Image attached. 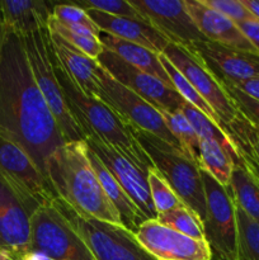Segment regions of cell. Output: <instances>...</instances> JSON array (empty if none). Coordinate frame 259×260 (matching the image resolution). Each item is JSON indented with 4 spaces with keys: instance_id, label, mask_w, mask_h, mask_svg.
Masks as SVG:
<instances>
[{
    "instance_id": "obj_1",
    "label": "cell",
    "mask_w": 259,
    "mask_h": 260,
    "mask_svg": "<svg viewBox=\"0 0 259 260\" xmlns=\"http://www.w3.org/2000/svg\"><path fill=\"white\" fill-rule=\"evenodd\" d=\"M0 136L18 145L43 177L48 157L66 144L36 83L22 37L2 23Z\"/></svg>"
},
{
    "instance_id": "obj_2",
    "label": "cell",
    "mask_w": 259,
    "mask_h": 260,
    "mask_svg": "<svg viewBox=\"0 0 259 260\" xmlns=\"http://www.w3.org/2000/svg\"><path fill=\"white\" fill-rule=\"evenodd\" d=\"M45 177L56 197L79 216L122 225L91 168L85 140L66 142L53 151L46 161Z\"/></svg>"
},
{
    "instance_id": "obj_3",
    "label": "cell",
    "mask_w": 259,
    "mask_h": 260,
    "mask_svg": "<svg viewBox=\"0 0 259 260\" xmlns=\"http://www.w3.org/2000/svg\"><path fill=\"white\" fill-rule=\"evenodd\" d=\"M53 65L71 114L86 139H96L114 147L147 174L154 165L136 141L128 124L101 99L86 95L63 70L55 53Z\"/></svg>"
},
{
    "instance_id": "obj_4",
    "label": "cell",
    "mask_w": 259,
    "mask_h": 260,
    "mask_svg": "<svg viewBox=\"0 0 259 260\" xmlns=\"http://www.w3.org/2000/svg\"><path fill=\"white\" fill-rule=\"evenodd\" d=\"M155 169L164 177L183 205L195 211L201 220L206 217V197L201 169L183 150L164 140L130 126Z\"/></svg>"
},
{
    "instance_id": "obj_5",
    "label": "cell",
    "mask_w": 259,
    "mask_h": 260,
    "mask_svg": "<svg viewBox=\"0 0 259 260\" xmlns=\"http://www.w3.org/2000/svg\"><path fill=\"white\" fill-rule=\"evenodd\" d=\"M24 43L28 61L38 89L42 93L51 113L66 142L86 140L66 102L62 86L58 81L53 65V51L48 28H41L28 35L20 36Z\"/></svg>"
},
{
    "instance_id": "obj_6",
    "label": "cell",
    "mask_w": 259,
    "mask_h": 260,
    "mask_svg": "<svg viewBox=\"0 0 259 260\" xmlns=\"http://www.w3.org/2000/svg\"><path fill=\"white\" fill-rule=\"evenodd\" d=\"M57 205L74 231L88 246L94 260H156L123 225L81 217L58 198Z\"/></svg>"
},
{
    "instance_id": "obj_7",
    "label": "cell",
    "mask_w": 259,
    "mask_h": 260,
    "mask_svg": "<svg viewBox=\"0 0 259 260\" xmlns=\"http://www.w3.org/2000/svg\"><path fill=\"white\" fill-rule=\"evenodd\" d=\"M29 251L53 260H94L57 205V198L41 205L30 217Z\"/></svg>"
},
{
    "instance_id": "obj_8",
    "label": "cell",
    "mask_w": 259,
    "mask_h": 260,
    "mask_svg": "<svg viewBox=\"0 0 259 260\" xmlns=\"http://www.w3.org/2000/svg\"><path fill=\"white\" fill-rule=\"evenodd\" d=\"M201 177L206 197L203 229L212 256L220 260H238L235 202L228 187L221 185L203 170H201Z\"/></svg>"
},
{
    "instance_id": "obj_9",
    "label": "cell",
    "mask_w": 259,
    "mask_h": 260,
    "mask_svg": "<svg viewBox=\"0 0 259 260\" xmlns=\"http://www.w3.org/2000/svg\"><path fill=\"white\" fill-rule=\"evenodd\" d=\"M98 99L113 109L128 126L151 134L172 146L183 150L168 129L161 113L154 106L112 78L101 66Z\"/></svg>"
},
{
    "instance_id": "obj_10",
    "label": "cell",
    "mask_w": 259,
    "mask_h": 260,
    "mask_svg": "<svg viewBox=\"0 0 259 260\" xmlns=\"http://www.w3.org/2000/svg\"><path fill=\"white\" fill-rule=\"evenodd\" d=\"M41 206L0 175V251L19 260L29 251L30 217Z\"/></svg>"
},
{
    "instance_id": "obj_11",
    "label": "cell",
    "mask_w": 259,
    "mask_h": 260,
    "mask_svg": "<svg viewBox=\"0 0 259 260\" xmlns=\"http://www.w3.org/2000/svg\"><path fill=\"white\" fill-rule=\"evenodd\" d=\"M163 55L189 81L190 85L213 109L220 119L222 128L229 126L239 116V111L234 106L223 86L196 53L183 46L169 43Z\"/></svg>"
},
{
    "instance_id": "obj_12",
    "label": "cell",
    "mask_w": 259,
    "mask_h": 260,
    "mask_svg": "<svg viewBox=\"0 0 259 260\" xmlns=\"http://www.w3.org/2000/svg\"><path fill=\"white\" fill-rule=\"evenodd\" d=\"M96 61L112 78L149 102L159 112L173 113L180 111L185 103L173 86L167 85L155 76L134 68L106 47Z\"/></svg>"
},
{
    "instance_id": "obj_13",
    "label": "cell",
    "mask_w": 259,
    "mask_h": 260,
    "mask_svg": "<svg viewBox=\"0 0 259 260\" xmlns=\"http://www.w3.org/2000/svg\"><path fill=\"white\" fill-rule=\"evenodd\" d=\"M147 23L161 33L169 43L189 48L208 41L190 18L184 0H128Z\"/></svg>"
},
{
    "instance_id": "obj_14",
    "label": "cell",
    "mask_w": 259,
    "mask_h": 260,
    "mask_svg": "<svg viewBox=\"0 0 259 260\" xmlns=\"http://www.w3.org/2000/svg\"><path fill=\"white\" fill-rule=\"evenodd\" d=\"M135 238L156 260H211L212 251L206 240H195L177 233L157 220H147L139 226Z\"/></svg>"
},
{
    "instance_id": "obj_15",
    "label": "cell",
    "mask_w": 259,
    "mask_h": 260,
    "mask_svg": "<svg viewBox=\"0 0 259 260\" xmlns=\"http://www.w3.org/2000/svg\"><path fill=\"white\" fill-rule=\"evenodd\" d=\"M85 142L89 149L102 160L107 169L116 178L119 185L144 213L145 217L147 220H156L157 213L151 200L146 173L114 147L91 137H88Z\"/></svg>"
},
{
    "instance_id": "obj_16",
    "label": "cell",
    "mask_w": 259,
    "mask_h": 260,
    "mask_svg": "<svg viewBox=\"0 0 259 260\" xmlns=\"http://www.w3.org/2000/svg\"><path fill=\"white\" fill-rule=\"evenodd\" d=\"M0 175L13 187L43 205L56 194L33 160L18 145L0 136Z\"/></svg>"
},
{
    "instance_id": "obj_17",
    "label": "cell",
    "mask_w": 259,
    "mask_h": 260,
    "mask_svg": "<svg viewBox=\"0 0 259 260\" xmlns=\"http://www.w3.org/2000/svg\"><path fill=\"white\" fill-rule=\"evenodd\" d=\"M220 83L235 84L259 76V55L205 41L188 48Z\"/></svg>"
},
{
    "instance_id": "obj_18",
    "label": "cell",
    "mask_w": 259,
    "mask_h": 260,
    "mask_svg": "<svg viewBox=\"0 0 259 260\" xmlns=\"http://www.w3.org/2000/svg\"><path fill=\"white\" fill-rule=\"evenodd\" d=\"M184 4L195 24L208 41L258 55L235 22L208 8L201 0H184Z\"/></svg>"
},
{
    "instance_id": "obj_19",
    "label": "cell",
    "mask_w": 259,
    "mask_h": 260,
    "mask_svg": "<svg viewBox=\"0 0 259 260\" xmlns=\"http://www.w3.org/2000/svg\"><path fill=\"white\" fill-rule=\"evenodd\" d=\"M84 10H86L90 19L101 32L136 43L156 53L164 52L167 46L169 45V41L146 20L127 17H114V15L106 14V13L94 9Z\"/></svg>"
},
{
    "instance_id": "obj_20",
    "label": "cell",
    "mask_w": 259,
    "mask_h": 260,
    "mask_svg": "<svg viewBox=\"0 0 259 260\" xmlns=\"http://www.w3.org/2000/svg\"><path fill=\"white\" fill-rule=\"evenodd\" d=\"M53 53L74 83L91 98H98L101 65L58 36L50 32Z\"/></svg>"
},
{
    "instance_id": "obj_21",
    "label": "cell",
    "mask_w": 259,
    "mask_h": 260,
    "mask_svg": "<svg viewBox=\"0 0 259 260\" xmlns=\"http://www.w3.org/2000/svg\"><path fill=\"white\" fill-rule=\"evenodd\" d=\"M52 3L45 0H0V23L19 36L47 27Z\"/></svg>"
},
{
    "instance_id": "obj_22",
    "label": "cell",
    "mask_w": 259,
    "mask_h": 260,
    "mask_svg": "<svg viewBox=\"0 0 259 260\" xmlns=\"http://www.w3.org/2000/svg\"><path fill=\"white\" fill-rule=\"evenodd\" d=\"M88 157L91 168H93L94 173H95L96 178H98L99 183H101L102 188H103L104 193L109 198L112 205L114 206L117 212L119 213L122 225L135 234L137 229H139V226L142 222H145V221H147V218L139 210V207L135 205L134 201L127 196L123 188L119 185V183L112 175V173L107 169V167L102 162V160L89 147Z\"/></svg>"
},
{
    "instance_id": "obj_23",
    "label": "cell",
    "mask_w": 259,
    "mask_h": 260,
    "mask_svg": "<svg viewBox=\"0 0 259 260\" xmlns=\"http://www.w3.org/2000/svg\"><path fill=\"white\" fill-rule=\"evenodd\" d=\"M99 41L107 50L116 53L118 57L126 61L127 63L155 76L167 85L173 86L164 66L161 65V61L159 57L160 53L152 52L151 50H147L142 46L121 40V38L114 37V36L104 32L99 33Z\"/></svg>"
},
{
    "instance_id": "obj_24",
    "label": "cell",
    "mask_w": 259,
    "mask_h": 260,
    "mask_svg": "<svg viewBox=\"0 0 259 260\" xmlns=\"http://www.w3.org/2000/svg\"><path fill=\"white\" fill-rule=\"evenodd\" d=\"M228 134L239 162L259 182V128L253 126L240 113L229 126L223 127Z\"/></svg>"
},
{
    "instance_id": "obj_25",
    "label": "cell",
    "mask_w": 259,
    "mask_h": 260,
    "mask_svg": "<svg viewBox=\"0 0 259 260\" xmlns=\"http://www.w3.org/2000/svg\"><path fill=\"white\" fill-rule=\"evenodd\" d=\"M228 188L235 205L259 223V182L240 162L234 165Z\"/></svg>"
},
{
    "instance_id": "obj_26",
    "label": "cell",
    "mask_w": 259,
    "mask_h": 260,
    "mask_svg": "<svg viewBox=\"0 0 259 260\" xmlns=\"http://www.w3.org/2000/svg\"><path fill=\"white\" fill-rule=\"evenodd\" d=\"M198 167L210 174L217 183L229 187L234 170V159L218 142L213 140H200Z\"/></svg>"
},
{
    "instance_id": "obj_27",
    "label": "cell",
    "mask_w": 259,
    "mask_h": 260,
    "mask_svg": "<svg viewBox=\"0 0 259 260\" xmlns=\"http://www.w3.org/2000/svg\"><path fill=\"white\" fill-rule=\"evenodd\" d=\"M182 112L185 116V118L189 121L192 124L193 129L196 131V135L200 140H213V141L218 142L229 154L233 156L234 164L239 162L238 154H236L235 149H234L233 144H231L230 139H229L228 134L222 129V127L218 126L215 121L208 118L206 114L198 111L190 104L184 103L182 107Z\"/></svg>"
},
{
    "instance_id": "obj_28",
    "label": "cell",
    "mask_w": 259,
    "mask_h": 260,
    "mask_svg": "<svg viewBox=\"0 0 259 260\" xmlns=\"http://www.w3.org/2000/svg\"><path fill=\"white\" fill-rule=\"evenodd\" d=\"M156 220L161 225L183 234L188 238L195 239V240H206L203 221L188 206L182 205L174 210L160 213L157 215Z\"/></svg>"
},
{
    "instance_id": "obj_29",
    "label": "cell",
    "mask_w": 259,
    "mask_h": 260,
    "mask_svg": "<svg viewBox=\"0 0 259 260\" xmlns=\"http://www.w3.org/2000/svg\"><path fill=\"white\" fill-rule=\"evenodd\" d=\"M164 118L168 129L172 132L173 136L179 142L183 151L198 165V157H200V139L196 135L192 124L189 123L185 116L183 114L182 109L177 112H160Z\"/></svg>"
},
{
    "instance_id": "obj_30",
    "label": "cell",
    "mask_w": 259,
    "mask_h": 260,
    "mask_svg": "<svg viewBox=\"0 0 259 260\" xmlns=\"http://www.w3.org/2000/svg\"><path fill=\"white\" fill-rule=\"evenodd\" d=\"M159 57H160V61H161V65L164 66L165 71H167L168 76H169L170 81H172L173 88H174L175 90L178 91V94L184 99L185 103L190 104V106H193L195 108H197L198 111L202 112L203 114H206L208 118L215 121L216 123L221 127L220 119H218V117L216 116L213 109L206 103L205 99H203L202 96L197 93V90L190 85L189 81H188L187 79H185L184 76H183L182 74L174 68V65H173V63L170 62V61L168 60L163 53H160Z\"/></svg>"
},
{
    "instance_id": "obj_31",
    "label": "cell",
    "mask_w": 259,
    "mask_h": 260,
    "mask_svg": "<svg viewBox=\"0 0 259 260\" xmlns=\"http://www.w3.org/2000/svg\"><path fill=\"white\" fill-rule=\"evenodd\" d=\"M238 223V260H259V223L235 205Z\"/></svg>"
},
{
    "instance_id": "obj_32",
    "label": "cell",
    "mask_w": 259,
    "mask_h": 260,
    "mask_svg": "<svg viewBox=\"0 0 259 260\" xmlns=\"http://www.w3.org/2000/svg\"><path fill=\"white\" fill-rule=\"evenodd\" d=\"M47 28L51 33L61 37L66 42L70 43L71 46H74V47L78 48L79 51H81V52L85 53L89 57L94 58V60H96L101 56V53L103 52L104 46L99 41V37H88V36L71 32L69 28L61 24L58 20H56L52 15L48 18Z\"/></svg>"
},
{
    "instance_id": "obj_33",
    "label": "cell",
    "mask_w": 259,
    "mask_h": 260,
    "mask_svg": "<svg viewBox=\"0 0 259 260\" xmlns=\"http://www.w3.org/2000/svg\"><path fill=\"white\" fill-rule=\"evenodd\" d=\"M147 183H149L151 200L157 215L174 210L183 205L182 201L177 197L164 177L155 168H151L147 173Z\"/></svg>"
},
{
    "instance_id": "obj_34",
    "label": "cell",
    "mask_w": 259,
    "mask_h": 260,
    "mask_svg": "<svg viewBox=\"0 0 259 260\" xmlns=\"http://www.w3.org/2000/svg\"><path fill=\"white\" fill-rule=\"evenodd\" d=\"M73 4L83 9H94L114 17H127L145 20L141 14L130 4V2L126 0H81Z\"/></svg>"
},
{
    "instance_id": "obj_35",
    "label": "cell",
    "mask_w": 259,
    "mask_h": 260,
    "mask_svg": "<svg viewBox=\"0 0 259 260\" xmlns=\"http://www.w3.org/2000/svg\"><path fill=\"white\" fill-rule=\"evenodd\" d=\"M221 85L223 86L226 93L229 94V96H230V99L233 101L234 106L236 107L239 113H240L244 118L248 119L253 126L259 128V101L250 98V96L246 95L245 93H243L240 89L231 85V84L221 83Z\"/></svg>"
},
{
    "instance_id": "obj_36",
    "label": "cell",
    "mask_w": 259,
    "mask_h": 260,
    "mask_svg": "<svg viewBox=\"0 0 259 260\" xmlns=\"http://www.w3.org/2000/svg\"><path fill=\"white\" fill-rule=\"evenodd\" d=\"M201 2L235 23L254 22V20L256 22L254 15L246 9L241 0H201Z\"/></svg>"
},
{
    "instance_id": "obj_37",
    "label": "cell",
    "mask_w": 259,
    "mask_h": 260,
    "mask_svg": "<svg viewBox=\"0 0 259 260\" xmlns=\"http://www.w3.org/2000/svg\"><path fill=\"white\" fill-rule=\"evenodd\" d=\"M52 17L62 24H80L101 33L86 10L75 4H55L52 9Z\"/></svg>"
},
{
    "instance_id": "obj_38",
    "label": "cell",
    "mask_w": 259,
    "mask_h": 260,
    "mask_svg": "<svg viewBox=\"0 0 259 260\" xmlns=\"http://www.w3.org/2000/svg\"><path fill=\"white\" fill-rule=\"evenodd\" d=\"M236 24L259 55V22L254 20V22H241Z\"/></svg>"
},
{
    "instance_id": "obj_39",
    "label": "cell",
    "mask_w": 259,
    "mask_h": 260,
    "mask_svg": "<svg viewBox=\"0 0 259 260\" xmlns=\"http://www.w3.org/2000/svg\"><path fill=\"white\" fill-rule=\"evenodd\" d=\"M231 85L240 89L243 93H245L246 95H249L250 98L255 99V101H259V76L246 79V80L239 81V83L231 84Z\"/></svg>"
},
{
    "instance_id": "obj_40",
    "label": "cell",
    "mask_w": 259,
    "mask_h": 260,
    "mask_svg": "<svg viewBox=\"0 0 259 260\" xmlns=\"http://www.w3.org/2000/svg\"><path fill=\"white\" fill-rule=\"evenodd\" d=\"M241 3L254 15L256 22H259V0H241Z\"/></svg>"
},
{
    "instance_id": "obj_41",
    "label": "cell",
    "mask_w": 259,
    "mask_h": 260,
    "mask_svg": "<svg viewBox=\"0 0 259 260\" xmlns=\"http://www.w3.org/2000/svg\"><path fill=\"white\" fill-rule=\"evenodd\" d=\"M19 260H53V259L48 258V256L43 255V254L35 253V251H28V253L24 254V255H23Z\"/></svg>"
},
{
    "instance_id": "obj_42",
    "label": "cell",
    "mask_w": 259,
    "mask_h": 260,
    "mask_svg": "<svg viewBox=\"0 0 259 260\" xmlns=\"http://www.w3.org/2000/svg\"><path fill=\"white\" fill-rule=\"evenodd\" d=\"M0 260H14V259H12L10 256H8L7 254H4L0 251Z\"/></svg>"
},
{
    "instance_id": "obj_43",
    "label": "cell",
    "mask_w": 259,
    "mask_h": 260,
    "mask_svg": "<svg viewBox=\"0 0 259 260\" xmlns=\"http://www.w3.org/2000/svg\"><path fill=\"white\" fill-rule=\"evenodd\" d=\"M211 260H220V259H217V258H213V256H212V259H211Z\"/></svg>"
}]
</instances>
